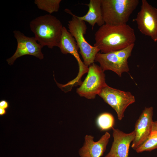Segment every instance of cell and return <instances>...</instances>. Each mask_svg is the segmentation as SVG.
<instances>
[{
    "mask_svg": "<svg viewBox=\"0 0 157 157\" xmlns=\"http://www.w3.org/2000/svg\"><path fill=\"white\" fill-rule=\"evenodd\" d=\"M95 43L101 53H106L123 49L135 44L134 30L127 24L112 25L105 24L94 34Z\"/></svg>",
    "mask_w": 157,
    "mask_h": 157,
    "instance_id": "1",
    "label": "cell"
},
{
    "mask_svg": "<svg viewBox=\"0 0 157 157\" xmlns=\"http://www.w3.org/2000/svg\"><path fill=\"white\" fill-rule=\"evenodd\" d=\"M29 25L35 40L42 47H58L63 26L56 17L50 14L41 16L32 20Z\"/></svg>",
    "mask_w": 157,
    "mask_h": 157,
    "instance_id": "2",
    "label": "cell"
},
{
    "mask_svg": "<svg viewBox=\"0 0 157 157\" xmlns=\"http://www.w3.org/2000/svg\"><path fill=\"white\" fill-rule=\"evenodd\" d=\"M139 2L138 0H101L105 24L116 26L126 24Z\"/></svg>",
    "mask_w": 157,
    "mask_h": 157,
    "instance_id": "3",
    "label": "cell"
},
{
    "mask_svg": "<svg viewBox=\"0 0 157 157\" xmlns=\"http://www.w3.org/2000/svg\"><path fill=\"white\" fill-rule=\"evenodd\" d=\"M65 11L72 16V19L68 22V31L76 41L84 64L88 67L94 63L96 55L100 50L97 47L92 46L85 40L84 35L87 28L85 22L78 19L69 10L66 9Z\"/></svg>",
    "mask_w": 157,
    "mask_h": 157,
    "instance_id": "4",
    "label": "cell"
},
{
    "mask_svg": "<svg viewBox=\"0 0 157 157\" xmlns=\"http://www.w3.org/2000/svg\"><path fill=\"white\" fill-rule=\"evenodd\" d=\"M88 74L76 92L81 97L94 99L107 84L105 74L100 66L94 63L89 67Z\"/></svg>",
    "mask_w": 157,
    "mask_h": 157,
    "instance_id": "5",
    "label": "cell"
},
{
    "mask_svg": "<svg viewBox=\"0 0 157 157\" xmlns=\"http://www.w3.org/2000/svg\"><path fill=\"white\" fill-rule=\"evenodd\" d=\"M98 95L115 110L119 120L124 117L127 108L135 101L134 96L130 92L114 88L107 85Z\"/></svg>",
    "mask_w": 157,
    "mask_h": 157,
    "instance_id": "6",
    "label": "cell"
},
{
    "mask_svg": "<svg viewBox=\"0 0 157 157\" xmlns=\"http://www.w3.org/2000/svg\"><path fill=\"white\" fill-rule=\"evenodd\" d=\"M140 32L157 41V9L146 0L142 1L140 9L133 19Z\"/></svg>",
    "mask_w": 157,
    "mask_h": 157,
    "instance_id": "7",
    "label": "cell"
},
{
    "mask_svg": "<svg viewBox=\"0 0 157 157\" xmlns=\"http://www.w3.org/2000/svg\"><path fill=\"white\" fill-rule=\"evenodd\" d=\"M13 33L17 41V47L14 54L6 60L9 65L13 64L17 59L25 55L33 56L40 60L43 58V54L42 52L43 47L35 37L26 36L18 30H15Z\"/></svg>",
    "mask_w": 157,
    "mask_h": 157,
    "instance_id": "8",
    "label": "cell"
},
{
    "mask_svg": "<svg viewBox=\"0 0 157 157\" xmlns=\"http://www.w3.org/2000/svg\"><path fill=\"white\" fill-rule=\"evenodd\" d=\"M58 47L62 53L65 54H70L76 59L79 66V72L76 78L72 80V82L75 85H81L82 83L81 77L84 74L88 72L89 68L80 58L78 52L79 48L74 38L65 26L63 27Z\"/></svg>",
    "mask_w": 157,
    "mask_h": 157,
    "instance_id": "9",
    "label": "cell"
},
{
    "mask_svg": "<svg viewBox=\"0 0 157 157\" xmlns=\"http://www.w3.org/2000/svg\"><path fill=\"white\" fill-rule=\"evenodd\" d=\"M153 113L152 107H145L137 120L134 131L135 137L131 146L133 149L135 150L147 138L154 122L152 119Z\"/></svg>",
    "mask_w": 157,
    "mask_h": 157,
    "instance_id": "10",
    "label": "cell"
},
{
    "mask_svg": "<svg viewBox=\"0 0 157 157\" xmlns=\"http://www.w3.org/2000/svg\"><path fill=\"white\" fill-rule=\"evenodd\" d=\"M95 61L98 62L103 71H113L121 77L124 72H128L129 68L127 60L119 57L116 51L106 53L98 52Z\"/></svg>",
    "mask_w": 157,
    "mask_h": 157,
    "instance_id": "11",
    "label": "cell"
},
{
    "mask_svg": "<svg viewBox=\"0 0 157 157\" xmlns=\"http://www.w3.org/2000/svg\"><path fill=\"white\" fill-rule=\"evenodd\" d=\"M113 141L109 152L105 157H128L130 144L134 138V131L126 133L113 128Z\"/></svg>",
    "mask_w": 157,
    "mask_h": 157,
    "instance_id": "12",
    "label": "cell"
},
{
    "mask_svg": "<svg viewBox=\"0 0 157 157\" xmlns=\"http://www.w3.org/2000/svg\"><path fill=\"white\" fill-rule=\"evenodd\" d=\"M110 135L106 132L98 141H94V137L86 135L83 146L79 150L81 157H101L105 151Z\"/></svg>",
    "mask_w": 157,
    "mask_h": 157,
    "instance_id": "13",
    "label": "cell"
},
{
    "mask_svg": "<svg viewBox=\"0 0 157 157\" xmlns=\"http://www.w3.org/2000/svg\"><path fill=\"white\" fill-rule=\"evenodd\" d=\"M89 8L87 13L82 17L77 16L81 20L88 22L93 29L95 24L100 27L105 24L101 7V0H90L88 4Z\"/></svg>",
    "mask_w": 157,
    "mask_h": 157,
    "instance_id": "14",
    "label": "cell"
},
{
    "mask_svg": "<svg viewBox=\"0 0 157 157\" xmlns=\"http://www.w3.org/2000/svg\"><path fill=\"white\" fill-rule=\"evenodd\" d=\"M157 149V120L154 121L150 133L146 140L136 150L138 153L151 151Z\"/></svg>",
    "mask_w": 157,
    "mask_h": 157,
    "instance_id": "15",
    "label": "cell"
},
{
    "mask_svg": "<svg viewBox=\"0 0 157 157\" xmlns=\"http://www.w3.org/2000/svg\"><path fill=\"white\" fill-rule=\"evenodd\" d=\"M61 0H35V4L40 9L45 11L51 14L58 12Z\"/></svg>",
    "mask_w": 157,
    "mask_h": 157,
    "instance_id": "16",
    "label": "cell"
},
{
    "mask_svg": "<svg viewBox=\"0 0 157 157\" xmlns=\"http://www.w3.org/2000/svg\"><path fill=\"white\" fill-rule=\"evenodd\" d=\"M97 125L101 131L113 129L115 124V119L111 114L105 113L100 115L96 120Z\"/></svg>",
    "mask_w": 157,
    "mask_h": 157,
    "instance_id": "17",
    "label": "cell"
},
{
    "mask_svg": "<svg viewBox=\"0 0 157 157\" xmlns=\"http://www.w3.org/2000/svg\"><path fill=\"white\" fill-rule=\"evenodd\" d=\"M9 107V104L6 101L3 100L0 101V108H3L6 109H7Z\"/></svg>",
    "mask_w": 157,
    "mask_h": 157,
    "instance_id": "18",
    "label": "cell"
},
{
    "mask_svg": "<svg viewBox=\"0 0 157 157\" xmlns=\"http://www.w3.org/2000/svg\"><path fill=\"white\" fill-rule=\"evenodd\" d=\"M6 109L0 108V115L2 116L6 114Z\"/></svg>",
    "mask_w": 157,
    "mask_h": 157,
    "instance_id": "19",
    "label": "cell"
}]
</instances>
